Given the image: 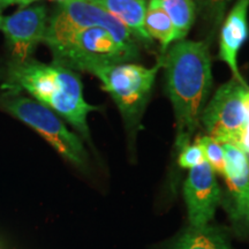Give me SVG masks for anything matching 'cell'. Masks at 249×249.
I'll return each mask as SVG.
<instances>
[{
    "instance_id": "cell-1",
    "label": "cell",
    "mask_w": 249,
    "mask_h": 249,
    "mask_svg": "<svg viewBox=\"0 0 249 249\" xmlns=\"http://www.w3.org/2000/svg\"><path fill=\"white\" fill-rule=\"evenodd\" d=\"M160 57L176 117V148L180 151L191 143L213 88L209 43L179 40Z\"/></svg>"
},
{
    "instance_id": "cell-2",
    "label": "cell",
    "mask_w": 249,
    "mask_h": 249,
    "mask_svg": "<svg viewBox=\"0 0 249 249\" xmlns=\"http://www.w3.org/2000/svg\"><path fill=\"white\" fill-rule=\"evenodd\" d=\"M4 87L9 93L24 90L35 101L51 108L90 141L88 114L98 110L86 102L80 76L60 65L43 64L35 59L8 62Z\"/></svg>"
},
{
    "instance_id": "cell-3",
    "label": "cell",
    "mask_w": 249,
    "mask_h": 249,
    "mask_svg": "<svg viewBox=\"0 0 249 249\" xmlns=\"http://www.w3.org/2000/svg\"><path fill=\"white\" fill-rule=\"evenodd\" d=\"M53 64L91 73L99 67L127 64L139 58V46H128L101 27L87 28L48 45Z\"/></svg>"
},
{
    "instance_id": "cell-4",
    "label": "cell",
    "mask_w": 249,
    "mask_h": 249,
    "mask_svg": "<svg viewBox=\"0 0 249 249\" xmlns=\"http://www.w3.org/2000/svg\"><path fill=\"white\" fill-rule=\"evenodd\" d=\"M161 67L163 59L160 57L157 64L150 68L127 62L99 67L91 71L92 75L102 82L103 89L116 103L130 133H134L139 127L150 98L156 76Z\"/></svg>"
},
{
    "instance_id": "cell-5",
    "label": "cell",
    "mask_w": 249,
    "mask_h": 249,
    "mask_svg": "<svg viewBox=\"0 0 249 249\" xmlns=\"http://www.w3.org/2000/svg\"><path fill=\"white\" fill-rule=\"evenodd\" d=\"M0 105L18 120L35 129L70 163L80 169L88 166V154L83 142L76 134L67 128L62 118L51 108L44 107L35 99L18 96V93L4 96Z\"/></svg>"
},
{
    "instance_id": "cell-6",
    "label": "cell",
    "mask_w": 249,
    "mask_h": 249,
    "mask_svg": "<svg viewBox=\"0 0 249 249\" xmlns=\"http://www.w3.org/2000/svg\"><path fill=\"white\" fill-rule=\"evenodd\" d=\"M248 86L231 79L216 90L200 117L208 135L220 144H231L240 149L242 133L247 123L245 95Z\"/></svg>"
},
{
    "instance_id": "cell-7",
    "label": "cell",
    "mask_w": 249,
    "mask_h": 249,
    "mask_svg": "<svg viewBox=\"0 0 249 249\" xmlns=\"http://www.w3.org/2000/svg\"><path fill=\"white\" fill-rule=\"evenodd\" d=\"M92 27L104 28L118 40L128 46L140 45L123 22L101 6L88 0H71L59 5L54 14L48 20V28L43 43L46 45L52 44L76 31Z\"/></svg>"
},
{
    "instance_id": "cell-8",
    "label": "cell",
    "mask_w": 249,
    "mask_h": 249,
    "mask_svg": "<svg viewBox=\"0 0 249 249\" xmlns=\"http://www.w3.org/2000/svg\"><path fill=\"white\" fill-rule=\"evenodd\" d=\"M229 198L225 204L236 234L249 238V157L241 149L223 144Z\"/></svg>"
},
{
    "instance_id": "cell-9",
    "label": "cell",
    "mask_w": 249,
    "mask_h": 249,
    "mask_svg": "<svg viewBox=\"0 0 249 249\" xmlns=\"http://www.w3.org/2000/svg\"><path fill=\"white\" fill-rule=\"evenodd\" d=\"M183 197L187 207L188 225L202 227L213 223L222 192L216 173L207 161L189 170L183 183Z\"/></svg>"
},
{
    "instance_id": "cell-10",
    "label": "cell",
    "mask_w": 249,
    "mask_h": 249,
    "mask_svg": "<svg viewBox=\"0 0 249 249\" xmlns=\"http://www.w3.org/2000/svg\"><path fill=\"white\" fill-rule=\"evenodd\" d=\"M48 15L43 5L21 7L9 17H2L0 30L5 34L14 60L31 58L36 46L44 42Z\"/></svg>"
},
{
    "instance_id": "cell-11",
    "label": "cell",
    "mask_w": 249,
    "mask_h": 249,
    "mask_svg": "<svg viewBox=\"0 0 249 249\" xmlns=\"http://www.w3.org/2000/svg\"><path fill=\"white\" fill-rule=\"evenodd\" d=\"M249 0H238L224 18L219 34L218 58L230 67L233 79L248 86L238 67V54L249 35Z\"/></svg>"
},
{
    "instance_id": "cell-12",
    "label": "cell",
    "mask_w": 249,
    "mask_h": 249,
    "mask_svg": "<svg viewBox=\"0 0 249 249\" xmlns=\"http://www.w3.org/2000/svg\"><path fill=\"white\" fill-rule=\"evenodd\" d=\"M101 6L128 29L139 44L149 46L152 39L144 29V17L147 12V0H88Z\"/></svg>"
},
{
    "instance_id": "cell-13",
    "label": "cell",
    "mask_w": 249,
    "mask_h": 249,
    "mask_svg": "<svg viewBox=\"0 0 249 249\" xmlns=\"http://www.w3.org/2000/svg\"><path fill=\"white\" fill-rule=\"evenodd\" d=\"M164 249H233L226 233L213 223L202 227L188 225L167 242Z\"/></svg>"
},
{
    "instance_id": "cell-14",
    "label": "cell",
    "mask_w": 249,
    "mask_h": 249,
    "mask_svg": "<svg viewBox=\"0 0 249 249\" xmlns=\"http://www.w3.org/2000/svg\"><path fill=\"white\" fill-rule=\"evenodd\" d=\"M144 29L152 40H160L161 45L160 55L165 54L173 42H178L176 29L169 15L160 6L151 1L148 2L147 12H145Z\"/></svg>"
},
{
    "instance_id": "cell-15",
    "label": "cell",
    "mask_w": 249,
    "mask_h": 249,
    "mask_svg": "<svg viewBox=\"0 0 249 249\" xmlns=\"http://www.w3.org/2000/svg\"><path fill=\"white\" fill-rule=\"evenodd\" d=\"M169 15L177 34V40L188 35L196 18L194 0H150Z\"/></svg>"
},
{
    "instance_id": "cell-16",
    "label": "cell",
    "mask_w": 249,
    "mask_h": 249,
    "mask_svg": "<svg viewBox=\"0 0 249 249\" xmlns=\"http://www.w3.org/2000/svg\"><path fill=\"white\" fill-rule=\"evenodd\" d=\"M233 0H196V15H200L210 38L223 23L230 4Z\"/></svg>"
},
{
    "instance_id": "cell-17",
    "label": "cell",
    "mask_w": 249,
    "mask_h": 249,
    "mask_svg": "<svg viewBox=\"0 0 249 249\" xmlns=\"http://www.w3.org/2000/svg\"><path fill=\"white\" fill-rule=\"evenodd\" d=\"M195 141L203 149L205 160L210 165L213 172L224 177V173H225V152H224L223 144H220L219 142H217L209 135L200 136Z\"/></svg>"
},
{
    "instance_id": "cell-18",
    "label": "cell",
    "mask_w": 249,
    "mask_h": 249,
    "mask_svg": "<svg viewBox=\"0 0 249 249\" xmlns=\"http://www.w3.org/2000/svg\"><path fill=\"white\" fill-rule=\"evenodd\" d=\"M204 161L207 160H205L203 149L196 141L194 143H189L179 151L178 164L181 169L191 170Z\"/></svg>"
},
{
    "instance_id": "cell-19",
    "label": "cell",
    "mask_w": 249,
    "mask_h": 249,
    "mask_svg": "<svg viewBox=\"0 0 249 249\" xmlns=\"http://www.w3.org/2000/svg\"><path fill=\"white\" fill-rule=\"evenodd\" d=\"M36 1H38V0H0V13L2 12V9L11 5H20L21 7H26V6H30Z\"/></svg>"
},
{
    "instance_id": "cell-20",
    "label": "cell",
    "mask_w": 249,
    "mask_h": 249,
    "mask_svg": "<svg viewBox=\"0 0 249 249\" xmlns=\"http://www.w3.org/2000/svg\"><path fill=\"white\" fill-rule=\"evenodd\" d=\"M247 123H246V127L242 133L240 149L249 157V113H247Z\"/></svg>"
},
{
    "instance_id": "cell-21",
    "label": "cell",
    "mask_w": 249,
    "mask_h": 249,
    "mask_svg": "<svg viewBox=\"0 0 249 249\" xmlns=\"http://www.w3.org/2000/svg\"><path fill=\"white\" fill-rule=\"evenodd\" d=\"M245 107H246V111H247V113H249V90L245 95Z\"/></svg>"
},
{
    "instance_id": "cell-22",
    "label": "cell",
    "mask_w": 249,
    "mask_h": 249,
    "mask_svg": "<svg viewBox=\"0 0 249 249\" xmlns=\"http://www.w3.org/2000/svg\"><path fill=\"white\" fill-rule=\"evenodd\" d=\"M50 1H54V2H58L59 5H61V4H65V2H68V1H71V0H50Z\"/></svg>"
},
{
    "instance_id": "cell-23",
    "label": "cell",
    "mask_w": 249,
    "mask_h": 249,
    "mask_svg": "<svg viewBox=\"0 0 249 249\" xmlns=\"http://www.w3.org/2000/svg\"><path fill=\"white\" fill-rule=\"evenodd\" d=\"M1 20H2V15L0 13V23H1Z\"/></svg>"
}]
</instances>
